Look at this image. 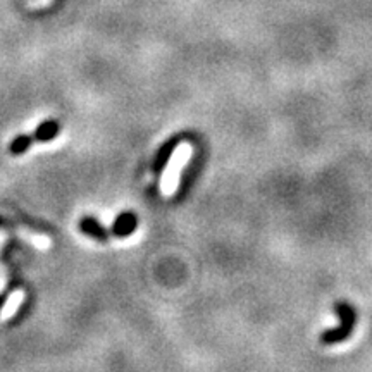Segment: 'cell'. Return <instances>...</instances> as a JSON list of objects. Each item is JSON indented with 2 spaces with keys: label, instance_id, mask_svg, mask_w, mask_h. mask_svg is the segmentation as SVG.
I'll list each match as a JSON object with an SVG mask.
<instances>
[{
  "label": "cell",
  "instance_id": "cell-1",
  "mask_svg": "<svg viewBox=\"0 0 372 372\" xmlns=\"http://www.w3.org/2000/svg\"><path fill=\"white\" fill-rule=\"evenodd\" d=\"M334 312H336L338 319H340V326L321 333L319 341L323 345H338V343L348 340L352 336L355 324H357V312L348 302L334 303Z\"/></svg>",
  "mask_w": 372,
  "mask_h": 372
},
{
  "label": "cell",
  "instance_id": "cell-2",
  "mask_svg": "<svg viewBox=\"0 0 372 372\" xmlns=\"http://www.w3.org/2000/svg\"><path fill=\"white\" fill-rule=\"evenodd\" d=\"M185 145L179 144L178 149L174 150L173 156H171L169 162H167V169L164 171V179H162V191L164 195H171L176 188L178 183V176H179V169H181L183 162H185L186 152H185Z\"/></svg>",
  "mask_w": 372,
  "mask_h": 372
},
{
  "label": "cell",
  "instance_id": "cell-3",
  "mask_svg": "<svg viewBox=\"0 0 372 372\" xmlns=\"http://www.w3.org/2000/svg\"><path fill=\"white\" fill-rule=\"evenodd\" d=\"M136 226H138V219L135 217V214L126 212V214H121L118 219H116L112 231H114V235H118L121 238L129 236L133 231H135Z\"/></svg>",
  "mask_w": 372,
  "mask_h": 372
},
{
  "label": "cell",
  "instance_id": "cell-4",
  "mask_svg": "<svg viewBox=\"0 0 372 372\" xmlns=\"http://www.w3.org/2000/svg\"><path fill=\"white\" fill-rule=\"evenodd\" d=\"M79 229H81L85 235H89L91 238H95V240L99 241H107V231L104 229V226H100L97 221L91 219V217H85V219H81V223H79Z\"/></svg>",
  "mask_w": 372,
  "mask_h": 372
},
{
  "label": "cell",
  "instance_id": "cell-5",
  "mask_svg": "<svg viewBox=\"0 0 372 372\" xmlns=\"http://www.w3.org/2000/svg\"><path fill=\"white\" fill-rule=\"evenodd\" d=\"M23 300H24L23 291H21V290L12 291V293L9 295V298H7L6 305H4L2 312H0V321H9L11 317L19 311V307H21V303H23Z\"/></svg>",
  "mask_w": 372,
  "mask_h": 372
},
{
  "label": "cell",
  "instance_id": "cell-6",
  "mask_svg": "<svg viewBox=\"0 0 372 372\" xmlns=\"http://www.w3.org/2000/svg\"><path fill=\"white\" fill-rule=\"evenodd\" d=\"M57 133H59V124L56 121H47V123L40 124L35 131V138L39 141H49L52 138H56Z\"/></svg>",
  "mask_w": 372,
  "mask_h": 372
},
{
  "label": "cell",
  "instance_id": "cell-7",
  "mask_svg": "<svg viewBox=\"0 0 372 372\" xmlns=\"http://www.w3.org/2000/svg\"><path fill=\"white\" fill-rule=\"evenodd\" d=\"M178 145H179V141H171L169 145H166V147L159 152L157 161H156V171L166 169L167 162H169V159H171V156H173L174 150L178 149Z\"/></svg>",
  "mask_w": 372,
  "mask_h": 372
},
{
  "label": "cell",
  "instance_id": "cell-8",
  "mask_svg": "<svg viewBox=\"0 0 372 372\" xmlns=\"http://www.w3.org/2000/svg\"><path fill=\"white\" fill-rule=\"evenodd\" d=\"M21 235H23L26 240H30L33 245L36 246V248L40 250H47L49 245H50V240L47 236L44 235H36V233H31V231H26V229H21Z\"/></svg>",
  "mask_w": 372,
  "mask_h": 372
},
{
  "label": "cell",
  "instance_id": "cell-9",
  "mask_svg": "<svg viewBox=\"0 0 372 372\" xmlns=\"http://www.w3.org/2000/svg\"><path fill=\"white\" fill-rule=\"evenodd\" d=\"M30 145H31V136L21 135L11 144V152L16 154V156H19V154L26 152V150L30 149Z\"/></svg>",
  "mask_w": 372,
  "mask_h": 372
}]
</instances>
